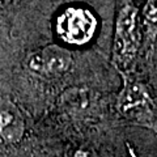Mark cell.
<instances>
[{
  "label": "cell",
  "instance_id": "obj_3",
  "mask_svg": "<svg viewBox=\"0 0 157 157\" xmlns=\"http://www.w3.org/2000/svg\"><path fill=\"white\" fill-rule=\"evenodd\" d=\"M98 21L90 9L85 7H68L58 14L55 32L64 43L84 46L92 41Z\"/></svg>",
  "mask_w": 157,
  "mask_h": 157
},
{
  "label": "cell",
  "instance_id": "obj_2",
  "mask_svg": "<svg viewBox=\"0 0 157 157\" xmlns=\"http://www.w3.org/2000/svg\"><path fill=\"white\" fill-rule=\"evenodd\" d=\"M121 76L123 77V86L117 98V113L126 121L157 132V104L149 86L134 73Z\"/></svg>",
  "mask_w": 157,
  "mask_h": 157
},
{
  "label": "cell",
  "instance_id": "obj_5",
  "mask_svg": "<svg viewBox=\"0 0 157 157\" xmlns=\"http://www.w3.org/2000/svg\"><path fill=\"white\" fill-rule=\"evenodd\" d=\"M63 109L75 115H92L100 109V98L85 88H71L60 98Z\"/></svg>",
  "mask_w": 157,
  "mask_h": 157
},
{
  "label": "cell",
  "instance_id": "obj_4",
  "mask_svg": "<svg viewBox=\"0 0 157 157\" xmlns=\"http://www.w3.org/2000/svg\"><path fill=\"white\" fill-rule=\"evenodd\" d=\"M72 64L71 52L59 46H47L33 52L28 59L32 72L45 77H59L70 70Z\"/></svg>",
  "mask_w": 157,
  "mask_h": 157
},
{
  "label": "cell",
  "instance_id": "obj_7",
  "mask_svg": "<svg viewBox=\"0 0 157 157\" xmlns=\"http://www.w3.org/2000/svg\"><path fill=\"white\" fill-rule=\"evenodd\" d=\"M141 48L147 58H151L157 39V0H145L140 13Z\"/></svg>",
  "mask_w": 157,
  "mask_h": 157
},
{
  "label": "cell",
  "instance_id": "obj_6",
  "mask_svg": "<svg viewBox=\"0 0 157 157\" xmlns=\"http://www.w3.org/2000/svg\"><path fill=\"white\" fill-rule=\"evenodd\" d=\"M25 131L21 113L13 104L0 101V136L8 143H17Z\"/></svg>",
  "mask_w": 157,
  "mask_h": 157
},
{
  "label": "cell",
  "instance_id": "obj_1",
  "mask_svg": "<svg viewBox=\"0 0 157 157\" xmlns=\"http://www.w3.org/2000/svg\"><path fill=\"white\" fill-rule=\"evenodd\" d=\"M141 50L140 13L134 0H117L111 63L119 75L132 73Z\"/></svg>",
  "mask_w": 157,
  "mask_h": 157
}]
</instances>
